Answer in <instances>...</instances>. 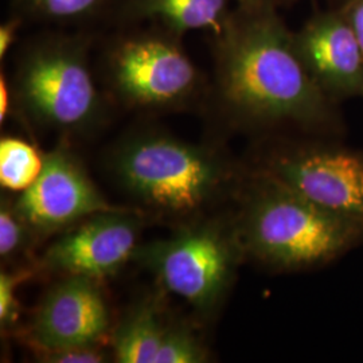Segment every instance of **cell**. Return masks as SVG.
Segmentation results:
<instances>
[{"mask_svg": "<svg viewBox=\"0 0 363 363\" xmlns=\"http://www.w3.org/2000/svg\"><path fill=\"white\" fill-rule=\"evenodd\" d=\"M213 43L217 100L232 121L252 128H337V103L308 74L271 0L238 7Z\"/></svg>", "mask_w": 363, "mask_h": 363, "instance_id": "cell-1", "label": "cell"}, {"mask_svg": "<svg viewBox=\"0 0 363 363\" xmlns=\"http://www.w3.org/2000/svg\"><path fill=\"white\" fill-rule=\"evenodd\" d=\"M234 229L244 256L276 271L319 268L363 244V229L252 172Z\"/></svg>", "mask_w": 363, "mask_h": 363, "instance_id": "cell-2", "label": "cell"}, {"mask_svg": "<svg viewBox=\"0 0 363 363\" xmlns=\"http://www.w3.org/2000/svg\"><path fill=\"white\" fill-rule=\"evenodd\" d=\"M111 169L132 199L178 217L210 206L235 178L220 154L156 130L130 135L117 144Z\"/></svg>", "mask_w": 363, "mask_h": 363, "instance_id": "cell-3", "label": "cell"}, {"mask_svg": "<svg viewBox=\"0 0 363 363\" xmlns=\"http://www.w3.org/2000/svg\"><path fill=\"white\" fill-rule=\"evenodd\" d=\"M91 39L42 34L22 49L13 99L28 118L49 130L82 133L104 118L105 105L89 65Z\"/></svg>", "mask_w": 363, "mask_h": 363, "instance_id": "cell-4", "label": "cell"}, {"mask_svg": "<svg viewBox=\"0 0 363 363\" xmlns=\"http://www.w3.org/2000/svg\"><path fill=\"white\" fill-rule=\"evenodd\" d=\"M233 222H198L136 249L138 259L172 294L198 311L216 308L244 259Z\"/></svg>", "mask_w": 363, "mask_h": 363, "instance_id": "cell-5", "label": "cell"}, {"mask_svg": "<svg viewBox=\"0 0 363 363\" xmlns=\"http://www.w3.org/2000/svg\"><path fill=\"white\" fill-rule=\"evenodd\" d=\"M111 89L133 108H178L193 99L199 74L179 35L163 28L113 40L105 52Z\"/></svg>", "mask_w": 363, "mask_h": 363, "instance_id": "cell-6", "label": "cell"}, {"mask_svg": "<svg viewBox=\"0 0 363 363\" xmlns=\"http://www.w3.org/2000/svg\"><path fill=\"white\" fill-rule=\"evenodd\" d=\"M255 172L363 229V151L330 142H291L259 156Z\"/></svg>", "mask_w": 363, "mask_h": 363, "instance_id": "cell-7", "label": "cell"}, {"mask_svg": "<svg viewBox=\"0 0 363 363\" xmlns=\"http://www.w3.org/2000/svg\"><path fill=\"white\" fill-rule=\"evenodd\" d=\"M13 205L37 237L72 228L96 213L121 208L105 199L77 157L65 147L43 155L37 181Z\"/></svg>", "mask_w": 363, "mask_h": 363, "instance_id": "cell-8", "label": "cell"}, {"mask_svg": "<svg viewBox=\"0 0 363 363\" xmlns=\"http://www.w3.org/2000/svg\"><path fill=\"white\" fill-rule=\"evenodd\" d=\"M143 220L127 208L96 213L67 229L43 255L45 268L100 281L118 272L139 247Z\"/></svg>", "mask_w": 363, "mask_h": 363, "instance_id": "cell-9", "label": "cell"}, {"mask_svg": "<svg viewBox=\"0 0 363 363\" xmlns=\"http://www.w3.org/2000/svg\"><path fill=\"white\" fill-rule=\"evenodd\" d=\"M109 311L99 281L65 276L42 300L30 327L39 351L93 346L106 335Z\"/></svg>", "mask_w": 363, "mask_h": 363, "instance_id": "cell-10", "label": "cell"}, {"mask_svg": "<svg viewBox=\"0 0 363 363\" xmlns=\"http://www.w3.org/2000/svg\"><path fill=\"white\" fill-rule=\"evenodd\" d=\"M300 61L328 99L363 97V52L342 11L319 13L294 33Z\"/></svg>", "mask_w": 363, "mask_h": 363, "instance_id": "cell-11", "label": "cell"}, {"mask_svg": "<svg viewBox=\"0 0 363 363\" xmlns=\"http://www.w3.org/2000/svg\"><path fill=\"white\" fill-rule=\"evenodd\" d=\"M229 0H118L113 11L123 21H150L181 37L191 30L218 34L229 15Z\"/></svg>", "mask_w": 363, "mask_h": 363, "instance_id": "cell-12", "label": "cell"}, {"mask_svg": "<svg viewBox=\"0 0 363 363\" xmlns=\"http://www.w3.org/2000/svg\"><path fill=\"white\" fill-rule=\"evenodd\" d=\"M166 325L155 301H144L118 325L113 337L116 362L154 363Z\"/></svg>", "mask_w": 363, "mask_h": 363, "instance_id": "cell-13", "label": "cell"}, {"mask_svg": "<svg viewBox=\"0 0 363 363\" xmlns=\"http://www.w3.org/2000/svg\"><path fill=\"white\" fill-rule=\"evenodd\" d=\"M118 0H11L13 13L23 22L73 25L113 13Z\"/></svg>", "mask_w": 363, "mask_h": 363, "instance_id": "cell-14", "label": "cell"}, {"mask_svg": "<svg viewBox=\"0 0 363 363\" xmlns=\"http://www.w3.org/2000/svg\"><path fill=\"white\" fill-rule=\"evenodd\" d=\"M43 156L30 144L16 139L4 138L0 142V183L11 191L28 189L42 171Z\"/></svg>", "mask_w": 363, "mask_h": 363, "instance_id": "cell-15", "label": "cell"}, {"mask_svg": "<svg viewBox=\"0 0 363 363\" xmlns=\"http://www.w3.org/2000/svg\"><path fill=\"white\" fill-rule=\"evenodd\" d=\"M208 352L184 325H166L154 363H202Z\"/></svg>", "mask_w": 363, "mask_h": 363, "instance_id": "cell-16", "label": "cell"}, {"mask_svg": "<svg viewBox=\"0 0 363 363\" xmlns=\"http://www.w3.org/2000/svg\"><path fill=\"white\" fill-rule=\"evenodd\" d=\"M37 234L31 230L23 218L15 211L9 201L1 202L0 208V256L10 259L26 252Z\"/></svg>", "mask_w": 363, "mask_h": 363, "instance_id": "cell-17", "label": "cell"}, {"mask_svg": "<svg viewBox=\"0 0 363 363\" xmlns=\"http://www.w3.org/2000/svg\"><path fill=\"white\" fill-rule=\"evenodd\" d=\"M31 271L22 269L15 272L0 273V325L1 328H11L19 319L18 288L31 276Z\"/></svg>", "mask_w": 363, "mask_h": 363, "instance_id": "cell-18", "label": "cell"}, {"mask_svg": "<svg viewBox=\"0 0 363 363\" xmlns=\"http://www.w3.org/2000/svg\"><path fill=\"white\" fill-rule=\"evenodd\" d=\"M38 358L46 363H101L106 361V354L93 345L39 351Z\"/></svg>", "mask_w": 363, "mask_h": 363, "instance_id": "cell-19", "label": "cell"}, {"mask_svg": "<svg viewBox=\"0 0 363 363\" xmlns=\"http://www.w3.org/2000/svg\"><path fill=\"white\" fill-rule=\"evenodd\" d=\"M342 13L352 27L363 52V0H350Z\"/></svg>", "mask_w": 363, "mask_h": 363, "instance_id": "cell-20", "label": "cell"}, {"mask_svg": "<svg viewBox=\"0 0 363 363\" xmlns=\"http://www.w3.org/2000/svg\"><path fill=\"white\" fill-rule=\"evenodd\" d=\"M22 23L25 22L16 15H11V18L6 23H3V26L0 28V57L1 58L11 49L18 34V30L22 26Z\"/></svg>", "mask_w": 363, "mask_h": 363, "instance_id": "cell-21", "label": "cell"}, {"mask_svg": "<svg viewBox=\"0 0 363 363\" xmlns=\"http://www.w3.org/2000/svg\"><path fill=\"white\" fill-rule=\"evenodd\" d=\"M10 104H11L10 86H9L4 76H1L0 78V120H1V123L6 120V117L10 112Z\"/></svg>", "mask_w": 363, "mask_h": 363, "instance_id": "cell-22", "label": "cell"}, {"mask_svg": "<svg viewBox=\"0 0 363 363\" xmlns=\"http://www.w3.org/2000/svg\"><path fill=\"white\" fill-rule=\"evenodd\" d=\"M235 1L238 3V7H255L269 0H235Z\"/></svg>", "mask_w": 363, "mask_h": 363, "instance_id": "cell-23", "label": "cell"}]
</instances>
